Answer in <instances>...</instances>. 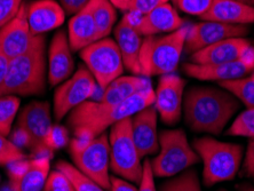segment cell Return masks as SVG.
Wrapping results in <instances>:
<instances>
[{
    "label": "cell",
    "instance_id": "obj_1",
    "mask_svg": "<svg viewBox=\"0 0 254 191\" xmlns=\"http://www.w3.org/2000/svg\"><path fill=\"white\" fill-rule=\"evenodd\" d=\"M241 101L226 89L192 86L184 95L182 111L188 127L196 133L219 135L240 110Z\"/></svg>",
    "mask_w": 254,
    "mask_h": 191
},
{
    "label": "cell",
    "instance_id": "obj_2",
    "mask_svg": "<svg viewBox=\"0 0 254 191\" xmlns=\"http://www.w3.org/2000/svg\"><path fill=\"white\" fill-rule=\"evenodd\" d=\"M155 91L152 87L141 91L124 102L106 106L98 101H86L70 112L66 119L74 137L89 140L106 133L115 124L132 117L144 108L154 106Z\"/></svg>",
    "mask_w": 254,
    "mask_h": 191
},
{
    "label": "cell",
    "instance_id": "obj_3",
    "mask_svg": "<svg viewBox=\"0 0 254 191\" xmlns=\"http://www.w3.org/2000/svg\"><path fill=\"white\" fill-rule=\"evenodd\" d=\"M46 39L37 36L27 53L9 60L6 77L0 87V96L42 95L46 89L47 61Z\"/></svg>",
    "mask_w": 254,
    "mask_h": 191
},
{
    "label": "cell",
    "instance_id": "obj_4",
    "mask_svg": "<svg viewBox=\"0 0 254 191\" xmlns=\"http://www.w3.org/2000/svg\"><path fill=\"white\" fill-rule=\"evenodd\" d=\"M189 25L164 36H149L142 41L140 76L154 77L173 73L185 50Z\"/></svg>",
    "mask_w": 254,
    "mask_h": 191
},
{
    "label": "cell",
    "instance_id": "obj_5",
    "mask_svg": "<svg viewBox=\"0 0 254 191\" xmlns=\"http://www.w3.org/2000/svg\"><path fill=\"white\" fill-rule=\"evenodd\" d=\"M193 149L203 162V182L206 187L231 181L240 171L243 147L205 136L193 141Z\"/></svg>",
    "mask_w": 254,
    "mask_h": 191
},
{
    "label": "cell",
    "instance_id": "obj_6",
    "mask_svg": "<svg viewBox=\"0 0 254 191\" xmlns=\"http://www.w3.org/2000/svg\"><path fill=\"white\" fill-rule=\"evenodd\" d=\"M199 159L184 129H165L159 133L158 155L150 164L154 177L173 178L199 163Z\"/></svg>",
    "mask_w": 254,
    "mask_h": 191
},
{
    "label": "cell",
    "instance_id": "obj_7",
    "mask_svg": "<svg viewBox=\"0 0 254 191\" xmlns=\"http://www.w3.org/2000/svg\"><path fill=\"white\" fill-rule=\"evenodd\" d=\"M69 152L74 166L81 173L91 178L104 190L111 189L110 145L108 134L103 133L89 140L74 137L70 142Z\"/></svg>",
    "mask_w": 254,
    "mask_h": 191
},
{
    "label": "cell",
    "instance_id": "obj_8",
    "mask_svg": "<svg viewBox=\"0 0 254 191\" xmlns=\"http://www.w3.org/2000/svg\"><path fill=\"white\" fill-rule=\"evenodd\" d=\"M110 171L117 177L133 183H140L143 164L132 134V117L111 127L109 133Z\"/></svg>",
    "mask_w": 254,
    "mask_h": 191
},
{
    "label": "cell",
    "instance_id": "obj_9",
    "mask_svg": "<svg viewBox=\"0 0 254 191\" xmlns=\"http://www.w3.org/2000/svg\"><path fill=\"white\" fill-rule=\"evenodd\" d=\"M80 58L94 77L96 84L102 89L124 72L125 66L121 51L116 41L108 37L81 50Z\"/></svg>",
    "mask_w": 254,
    "mask_h": 191
},
{
    "label": "cell",
    "instance_id": "obj_10",
    "mask_svg": "<svg viewBox=\"0 0 254 191\" xmlns=\"http://www.w3.org/2000/svg\"><path fill=\"white\" fill-rule=\"evenodd\" d=\"M29 150L35 155L51 153L47 140L53 128L51 106L44 101H35L23 108L17 119V127Z\"/></svg>",
    "mask_w": 254,
    "mask_h": 191
},
{
    "label": "cell",
    "instance_id": "obj_11",
    "mask_svg": "<svg viewBox=\"0 0 254 191\" xmlns=\"http://www.w3.org/2000/svg\"><path fill=\"white\" fill-rule=\"evenodd\" d=\"M98 84L86 66H80L69 79L57 88L53 99V112L57 122L95 94Z\"/></svg>",
    "mask_w": 254,
    "mask_h": 191
},
{
    "label": "cell",
    "instance_id": "obj_12",
    "mask_svg": "<svg viewBox=\"0 0 254 191\" xmlns=\"http://www.w3.org/2000/svg\"><path fill=\"white\" fill-rule=\"evenodd\" d=\"M184 71L187 76L198 80L220 82L240 79L254 71V47H250L236 61L220 64H195L189 62L184 64Z\"/></svg>",
    "mask_w": 254,
    "mask_h": 191
},
{
    "label": "cell",
    "instance_id": "obj_13",
    "mask_svg": "<svg viewBox=\"0 0 254 191\" xmlns=\"http://www.w3.org/2000/svg\"><path fill=\"white\" fill-rule=\"evenodd\" d=\"M186 84L187 81L175 73H167L159 78L154 106L166 125H175L180 122Z\"/></svg>",
    "mask_w": 254,
    "mask_h": 191
},
{
    "label": "cell",
    "instance_id": "obj_14",
    "mask_svg": "<svg viewBox=\"0 0 254 191\" xmlns=\"http://www.w3.org/2000/svg\"><path fill=\"white\" fill-rule=\"evenodd\" d=\"M248 33L249 29L245 25H230L214 21H200L189 25L185 51L189 54H193L221 40L244 37Z\"/></svg>",
    "mask_w": 254,
    "mask_h": 191
},
{
    "label": "cell",
    "instance_id": "obj_15",
    "mask_svg": "<svg viewBox=\"0 0 254 191\" xmlns=\"http://www.w3.org/2000/svg\"><path fill=\"white\" fill-rule=\"evenodd\" d=\"M36 39L28 23V3L23 2L16 16L0 29V52L12 60L27 53Z\"/></svg>",
    "mask_w": 254,
    "mask_h": 191
},
{
    "label": "cell",
    "instance_id": "obj_16",
    "mask_svg": "<svg viewBox=\"0 0 254 191\" xmlns=\"http://www.w3.org/2000/svg\"><path fill=\"white\" fill-rule=\"evenodd\" d=\"M51 170V157L39 156L32 160L9 165L10 188L13 191H42Z\"/></svg>",
    "mask_w": 254,
    "mask_h": 191
},
{
    "label": "cell",
    "instance_id": "obj_17",
    "mask_svg": "<svg viewBox=\"0 0 254 191\" xmlns=\"http://www.w3.org/2000/svg\"><path fill=\"white\" fill-rule=\"evenodd\" d=\"M136 23V15L127 12L115 28L114 33L124 66L129 72L140 76V52L143 39Z\"/></svg>",
    "mask_w": 254,
    "mask_h": 191
},
{
    "label": "cell",
    "instance_id": "obj_18",
    "mask_svg": "<svg viewBox=\"0 0 254 191\" xmlns=\"http://www.w3.org/2000/svg\"><path fill=\"white\" fill-rule=\"evenodd\" d=\"M74 60L72 56L68 35L59 31L52 39L48 50L47 79L51 86H57L73 74Z\"/></svg>",
    "mask_w": 254,
    "mask_h": 191
},
{
    "label": "cell",
    "instance_id": "obj_19",
    "mask_svg": "<svg viewBox=\"0 0 254 191\" xmlns=\"http://www.w3.org/2000/svg\"><path fill=\"white\" fill-rule=\"evenodd\" d=\"M157 112L155 106L144 108L132 116V134L141 158L159 151V134L157 132Z\"/></svg>",
    "mask_w": 254,
    "mask_h": 191
},
{
    "label": "cell",
    "instance_id": "obj_20",
    "mask_svg": "<svg viewBox=\"0 0 254 191\" xmlns=\"http://www.w3.org/2000/svg\"><path fill=\"white\" fill-rule=\"evenodd\" d=\"M251 46V41L243 37L228 38L191 54L190 62L195 64H220V63L236 61Z\"/></svg>",
    "mask_w": 254,
    "mask_h": 191
},
{
    "label": "cell",
    "instance_id": "obj_21",
    "mask_svg": "<svg viewBox=\"0 0 254 191\" xmlns=\"http://www.w3.org/2000/svg\"><path fill=\"white\" fill-rule=\"evenodd\" d=\"M65 12L55 0H37L28 3V23L33 36H44L61 27Z\"/></svg>",
    "mask_w": 254,
    "mask_h": 191
},
{
    "label": "cell",
    "instance_id": "obj_22",
    "mask_svg": "<svg viewBox=\"0 0 254 191\" xmlns=\"http://www.w3.org/2000/svg\"><path fill=\"white\" fill-rule=\"evenodd\" d=\"M137 30L141 36H158L171 33L184 27V20L169 2L160 5L137 18Z\"/></svg>",
    "mask_w": 254,
    "mask_h": 191
},
{
    "label": "cell",
    "instance_id": "obj_23",
    "mask_svg": "<svg viewBox=\"0 0 254 191\" xmlns=\"http://www.w3.org/2000/svg\"><path fill=\"white\" fill-rule=\"evenodd\" d=\"M201 21H214L230 25H246L254 22V7L235 0H213Z\"/></svg>",
    "mask_w": 254,
    "mask_h": 191
},
{
    "label": "cell",
    "instance_id": "obj_24",
    "mask_svg": "<svg viewBox=\"0 0 254 191\" xmlns=\"http://www.w3.org/2000/svg\"><path fill=\"white\" fill-rule=\"evenodd\" d=\"M68 38L71 50L73 52H80L91 44L100 40L98 29H96L94 17H93L92 2H89L79 13L71 17Z\"/></svg>",
    "mask_w": 254,
    "mask_h": 191
},
{
    "label": "cell",
    "instance_id": "obj_25",
    "mask_svg": "<svg viewBox=\"0 0 254 191\" xmlns=\"http://www.w3.org/2000/svg\"><path fill=\"white\" fill-rule=\"evenodd\" d=\"M151 87V82L147 77L142 76H121L110 82L103 89L98 102L106 106H115L124 102L136 93Z\"/></svg>",
    "mask_w": 254,
    "mask_h": 191
},
{
    "label": "cell",
    "instance_id": "obj_26",
    "mask_svg": "<svg viewBox=\"0 0 254 191\" xmlns=\"http://www.w3.org/2000/svg\"><path fill=\"white\" fill-rule=\"evenodd\" d=\"M93 8V17L98 29L100 39L107 38L113 31L117 21L116 7L110 0H91Z\"/></svg>",
    "mask_w": 254,
    "mask_h": 191
},
{
    "label": "cell",
    "instance_id": "obj_27",
    "mask_svg": "<svg viewBox=\"0 0 254 191\" xmlns=\"http://www.w3.org/2000/svg\"><path fill=\"white\" fill-rule=\"evenodd\" d=\"M219 86L236 96L246 108H254V73L240 79L220 81Z\"/></svg>",
    "mask_w": 254,
    "mask_h": 191
},
{
    "label": "cell",
    "instance_id": "obj_28",
    "mask_svg": "<svg viewBox=\"0 0 254 191\" xmlns=\"http://www.w3.org/2000/svg\"><path fill=\"white\" fill-rule=\"evenodd\" d=\"M57 170L61 171L69 178L76 191H106L91 178L81 173L74 165L66 163L64 160H61L57 164Z\"/></svg>",
    "mask_w": 254,
    "mask_h": 191
},
{
    "label": "cell",
    "instance_id": "obj_29",
    "mask_svg": "<svg viewBox=\"0 0 254 191\" xmlns=\"http://www.w3.org/2000/svg\"><path fill=\"white\" fill-rule=\"evenodd\" d=\"M21 101L18 96L3 95L0 96V134L8 136L17 111L20 109Z\"/></svg>",
    "mask_w": 254,
    "mask_h": 191
},
{
    "label": "cell",
    "instance_id": "obj_30",
    "mask_svg": "<svg viewBox=\"0 0 254 191\" xmlns=\"http://www.w3.org/2000/svg\"><path fill=\"white\" fill-rule=\"evenodd\" d=\"M159 191H201L199 179L195 170H186L160 186Z\"/></svg>",
    "mask_w": 254,
    "mask_h": 191
},
{
    "label": "cell",
    "instance_id": "obj_31",
    "mask_svg": "<svg viewBox=\"0 0 254 191\" xmlns=\"http://www.w3.org/2000/svg\"><path fill=\"white\" fill-rule=\"evenodd\" d=\"M226 134L229 136L254 137V108H248L238 115Z\"/></svg>",
    "mask_w": 254,
    "mask_h": 191
},
{
    "label": "cell",
    "instance_id": "obj_32",
    "mask_svg": "<svg viewBox=\"0 0 254 191\" xmlns=\"http://www.w3.org/2000/svg\"><path fill=\"white\" fill-rule=\"evenodd\" d=\"M27 158L21 148L8 140L7 136L0 134V166L14 164Z\"/></svg>",
    "mask_w": 254,
    "mask_h": 191
},
{
    "label": "cell",
    "instance_id": "obj_33",
    "mask_svg": "<svg viewBox=\"0 0 254 191\" xmlns=\"http://www.w3.org/2000/svg\"><path fill=\"white\" fill-rule=\"evenodd\" d=\"M44 191H76L72 183L61 171L55 170L50 172L46 183H45Z\"/></svg>",
    "mask_w": 254,
    "mask_h": 191
},
{
    "label": "cell",
    "instance_id": "obj_34",
    "mask_svg": "<svg viewBox=\"0 0 254 191\" xmlns=\"http://www.w3.org/2000/svg\"><path fill=\"white\" fill-rule=\"evenodd\" d=\"M213 0H175L174 5L182 12L195 16H201L207 12Z\"/></svg>",
    "mask_w": 254,
    "mask_h": 191
},
{
    "label": "cell",
    "instance_id": "obj_35",
    "mask_svg": "<svg viewBox=\"0 0 254 191\" xmlns=\"http://www.w3.org/2000/svg\"><path fill=\"white\" fill-rule=\"evenodd\" d=\"M23 0H0V29L16 16Z\"/></svg>",
    "mask_w": 254,
    "mask_h": 191
},
{
    "label": "cell",
    "instance_id": "obj_36",
    "mask_svg": "<svg viewBox=\"0 0 254 191\" xmlns=\"http://www.w3.org/2000/svg\"><path fill=\"white\" fill-rule=\"evenodd\" d=\"M166 2H169V0H132L127 8V12L143 16Z\"/></svg>",
    "mask_w": 254,
    "mask_h": 191
},
{
    "label": "cell",
    "instance_id": "obj_37",
    "mask_svg": "<svg viewBox=\"0 0 254 191\" xmlns=\"http://www.w3.org/2000/svg\"><path fill=\"white\" fill-rule=\"evenodd\" d=\"M66 142H68V132H66V129L61 126H53L47 140V147L51 152L64 147Z\"/></svg>",
    "mask_w": 254,
    "mask_h": 191
},
{
    "label": "cell",
    "instance_id": "obj_38",
    "mask_svg": "<svg viewBox=\"0 0 254 191\" xmlns=\"http://www.w3.org/2000/svg\"><path fill=\"white\" fill-rule=\"evenodd\" d=\"M137 191H157L155 186V177L154 173H152L151 164L149 159H145L143 163V172H142V178Z\"/></svg>",
    "mask_w": 254,
    "mask_h": 191
},
{
    "label": "cell",
    "instance_id": "obj_39",
    "mask_svg": "<svg viewBox=\"0 0 254 191\" xmlns=\"http://www.w3.org/2000/svg\"><path fill=\"white\" fill-rule=\"evenodd\" d=\"M243 177L254 180V137L250 138L248 150H246L245 160L242 167Z\"/></svg>",
    "mask_w": 254,
    "mask_h": 191
},
{
    "label": "cell",
    "instance_id": "obj_40",
    "mask_svg": "<svg viewBox=\"0 0 254 191\" xmlns=\"http://www.w3.org/2000/svg\"><path fill=\"white\" fill-rule=\"evenodd\" d=\"M89 2H91V0H60V5L63 7L65 13L70 15L79 13Z\"/></svg>",
    "mask_w": 254,
    "mask_h": 191
},
{
    "label": "cell",
    "instance_id": "obj_41",
    "mask_svg": "<svg viewBox=\"0 0 254 191\" xmlns=\"http://www.w3.org/2000/svg\"><path fill=\"white\" fill-rule=\"evenodd\" d=\"M110 191H137V188L127 180L119 177H111Z\"/></svg>",
    "mask_w": 254,
    "mask_h": 191
},
{
    "label": "cell",
    "instance_id": "obj_42",
    "mask_svg": "<svg viewBox=\"0 0 254 191\" xmlns=\"http://www.w3.org/2000/svg\"><path fill=\"white\" fill-rule=\"evenodd\" d=\"M8 62L9 60L0 52V87L2 86L3 80H5L7 68H8Z\"/></svg>",
    "mask_w": 254,
    "mask_h": 191
},
{
    "label": "cell",
    "instance_id": "obj_43",
    "mask_svg": "<svg viewBox=\"0 0 254 191\" xmlns=\"http://www.w3.org/2000/svg\"><path fill=\"white\" fill-rule=\"evenodd\" d=\"M110 1L116 7V8L127 12V8H128L129 3L132 0H110Z\"/></svg>",
    "mask_w": 254,
    "mask_h": 191
},
{
    "label": "cell",
    "instance_id": "obj_44",
    "mask_svg": "<svg viewBox=\"0 0 254 191\" xmlns=\"http://www.w3.org/2000/svg\"><path fill=\"white\" fill-rule=\"evenodd\" d=\"M237 191H254V186H252L251 183H248V182H244V183H241V185H238L236 187Z\"/></svg>",
    "mask_w": 254,
    "mask_h": 191
},
{
    "label": "cell",
    "instance_id": "obj_45",
    "mask_svg": "<svg viewBox=\"0 0 254 191\" xmlns=\"http://www.w3.org/2000/svg\"><path fill=\"white\" fill-rule=\"evenodd\" d=\"M235 1H238V2L244 3V5L254 7V0H235Z\"/></svg>",
    "mask_w": 254,
    "mask_h": 191
},
{
    "label": "cell",
    "instance_id": "obj_46",
    "mask_svg": "<svg viewBox=\"0 0 254 191\" xmlns=\"http://www.w3.org/2000/svg\"><path fill=\"white\" fill-rule=\"evenodd\" d=\"M172 1H173V3H175V0H172Z\"/></svg>",
    "mask_w": 254,
    "mask_h": 191
},
{
    "label": "cell",
    "instance_id": "obj_47",
    "mask_svg": "<svg viewBox=\"0 0 254 191\" xmlns=\"http://www.w3.org/2000/svg\"><path fill=\"white\" fill-rule=\"evenodd\" d=\"M219 191H227V190H219Z\"/></svg>",
    "mask_w": 254,
    "mask_h": 191
}]
</instances>
